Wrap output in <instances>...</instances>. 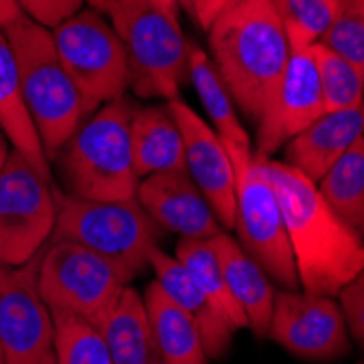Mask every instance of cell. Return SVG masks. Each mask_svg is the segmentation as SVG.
<instances>
[{"label":"cell","mask_w":364,"mask_h":364,"mask_svg":"<svg viewBox=\"0 0 364 364\" xmlns=\"http://www.w3.org/2000/svg\"><path fill=\"white\" fill-rule=\"evenodd\" d=\"M271 177L301 290L336 296L364 269V238L332 212L314 181L284 159H271Z\"/></svg>","instance_id":"obj_1"},{"label":"cell","mask_w":364,"mask_h":364,"mask_svg":"<svg viewBox=\"0 0 364 364\" xmlns=\"http://www.w3.org/2000/svg\"><path fill=\"white\" fill-rule=\"evenodd\" d=\"M208 36L227 92L251 120H259L290 55L273 0H242L214 20Z\"/></svg>","instance_id":"obj_2"},{"label":"cell","mask_w":364,"mask_h":364,"mask_svg":"<svg viewBox=\"0 0 364 364\" xmlns=\"http://www.w3.org/2000/svg\"><path fill=\"white\" fill-rule=\"evenodd\" d=\"M3 31L16 57L28 116L50 161L59 157L92 109L65 73L50 28L22 14Z\"/></svg>","instance_id":"obj_3"},{"label":"cell","mask_w":364,"mask_h":364,"mask_svg":"<svg viewBox=\"0 0 364 364\" xmlns=\"http://www.w3.org/2000/svg\"><path fill=\"white\" fill-rule=\"evenodd\" d=\"M134 109L124 96L101 105L63 146L61 168L75 196L92 201L136 198L140 179L131 151Z\"/></svg>","instance_id":"obj_4"},{"label":"cell","mask_w":364,"mask_h":364,"mask_svg":"<svg viewBox=\"0 0 364 364\" xmlns=\"http://www.w3.org/2000/svg\"><path fill=\"white\" fill-rule=\"evenodd\" d=\"M103 14L127 50L131 85L144 98H179L188 77V42L177 20L146 0H87Z\"/></svg>","instance_id":"obj_5"},{"label":"cell","mask_w":364,"mask_h":364,"mask_svg":"<svg viewBox=\"0 0 364 364\" xmlns=\"http://www.w3.org/2000/svg\"><path fill=\"white\" fill-rule=\"evenodd\" d=\"M50 240L79 242L134 279L149 269V255L157 247V225L138 198L92 201L70 194L57 196V220Z\"/></svg>","instance_id":"obj_6"},{"label":"cell","mask_w":364,"mask_h":364,"mask_svg":"<svg viewBox=\"0 0 364 364\" xmlns=\"http://www.w3.org/2000/svg\"><path fill=\"white\" fill-rule=\"evenodd\" d=\"M236 173L234 229L240 247L282 290H301L282 208L271 177V157L227 151Z\"/></svg>","instance_id":"obj_7"},{"label":"cell","mask_w":364,"mask_h":364,"mask_svg":"<svg viewBox=\"0 0 364 364\" xmlns=\"http://www.w3.org/2000/svg\"><path fill=\"white\" fill-rule=\"evenodd\" d=\"M129 277L92 249L53 240L40 255L38 288L48 310L77 314L101 327L129 286Z\"/></svg>","instance_id":"obj_8"},{"label":"cell","mask_w":364,"mask_h":364,"mask_svg":"<svg viewBox=\"0 0 364 364\" xmlns=\"http://www.w3.org/2000/svg\"><path fill=\"white\" fill-rule=\"evenodd\" d=\"M50 33L65 73L92 112L124 96L131 65L118 33L103 14L85 7Z\"/></svg>","instance_id":"obj_9"},{"label":"cell","mask_w":364,"mask_h":364,"mask_svg":"<svg viewBox=\"0 0 364 364\" xmlns=\"http://www.w3.org/2000/svg\"><path fill=\"white\" fill-rule=\"evenodd\" d=\"M57 196L50 183L18 153L11 151L0 168V262L22 267L40 255L53 236Z\"/></svg>","instance_id":"obj_10"},{"label":"cell","mask_w":364,"mask_h":364,"mask_svg":"<svg viewBox=\"0 0 364 364\" xmlns=\"http://www.w3.org/2000/svg\"><path fill=\"white\" fill-rule=\"evenodd\" d=\"M269 338L310 362H332L351 349L347 323L334 296L304 290L275 292Z\"/></svg>","instance_id":"obj_11"},{"label":"cell","mask_w":364,"mask_h":364,"mask_svg":"<svg viewBox=\"0 0 364 364\" xmlns=\"http://www.w3.org/2000/svg\"><path fill=\"white\" fill-rule=\"evenodd\" d=\"M40 255L22 267L0 262V345L7 364H40L53 349V318L38 288Z\"/></svg>","instance_id":"obj_12"},{"label":"cell","mask_w":364,"mask_h":364,"mask_svg":"<svg viewBox=\"0 0 364 364\" xmlns=\"http://www.w3.org/2000/svg\"><path fill=\"white\" fill-rule=\"evenodd\" d=\"M323 114V94L312 50L290 46L286 70L257 120L255 153L271 157Z\"/></svg>","instance_id":"obj_13"},{"label":"cell","mask_w":364,"mask_h":364,"mask_svg":"<svg viewBox=\"0 0 364 364\" xmlns=\"http://www.w3.org/2000/svg\"><path fill=\"white\" fill-rule=\"evenodd\" d=\"M186 153V173L203 192L205 201L214 210L225 231L234 229L236 218V173L216 131L198 116L186 101L173 98L168 101Z\"/></svg>","instance_id":"obj_14"},{"label":"cell","mask_w":364,"mask_h":364,"mask_svg":"<svg viewBox=\"0 0 364 364\" xmlns=\"http://www.w3.org/2000/svg\"><path fill=\"white\" fill-rule=\"evenodd\" d=\"M136 198L151 220L181 240H210L223 227L186 171L157 173L138 181Z\"/></svg>","instance_id":"obj_15"},{"label":"cell","mask_w":364,"mask_h":364,"mask_svg":"<svg viewBox=\"0 0 364 364\" xmlns=\"http://www.w3.org/2000/svg\"><path fill=\"white\" fill-rule=\"evenodd\" d=\"M362 136L360 107L325 112L286 144L284 161L316 183Z\"/></svg>","instance_id":"obj_16"},{"label":"cell","mask_w":364,"mask_h":364,"mask_svg":"<svg viewBox=\"0 0 364 364\" xmlns=\"http://www.w3.org/2000/svg\"><path fill=\"white\" fill-rule=\"evenodd\" d=\"M149 267L153 269L155 282L161 286V290L166 292L198 327L208 358L220 360L231 347L234 327L216 312V308L205 296V292L194 284V279L188 275L183 264L175 255H168L159 247H155L149 255Z\"/></svg>","instance_id":"obj_17"},{"label":"cell","mask_w":364,"mask_h":364,"mask_svg":"<svg viewBox=\"0 0 364 364\" xmlns=\"http://www.w3.org/2000/svg\"><path fill=\"white\" fill-rule=\"evenodd\" d=\"M212 245L220 264L223 277L231 294H234V299L247 314L249 329L257 338H267L275 304V290L271 277L262 271L259 264L227 231L214 236Z\"/></svg>","instance_id":"obj_18"},{"label":"cell","mask_w":364,"mask_h":364,"mask_svg":"<svg viewBox=\"0 0 364 364\" xmlns=\"http://www.w3.org/2000/svg\"><path fill=\"white\" fill-rule=\"evenodd\" d=\"M131 151L138 179L157 173L186 171L183 138L173 112L161 105L134 109L131 116Z\"/></svg>","instance_id":"obj_19"},{"label":"cell","mask_w":364,"mask_h":364,"mask_svg":"<svg viewBox=\"0 0 364 364\" xmlns=\"http://www.w3.org/2000/svg\"><path fill=\"white\" fill-rule=\"evenodd\" d=\"M0 127L7 134L14 151H18L38 171V175L50 183L48 157L44 153L38 129L28 116L16 57L3 28H0Z\"/></svg>","instance_id":"obj_20"},{"label":"cell","mask_w":364,"mask_h":364,"mask_svg":"<svg viewBox=\"0 0 364 364\" xmlns=\"http://www.w3.org/2000/svg\"><path fill=\"white\" fill-rule=\"evenodd\" d=\"M144 308L155 343L168 364H208L203 338L194 321L151 282L144 290Z\"/></svg>","instance_id":"obj_21"},{"label":"cell","mask_w":364,"mask_h":364,"mask_svg":"<svg viewBox=\"0 0 364 364\" xmlns=\"http://www.w3.org/2000/svg\"><path fill=\"white\" fill-rule=\"evenodd\" d=\"M188 77L225 151H253L251 140L236 114L234 98L227 92L214 61L194 42H188Z\"/></svg>","instance_id":"obj_22"},{"label":"cell","mask_w":364,"mask_h":364,"mask_svg":"<svg viewBox=\"0 0 364 364\" xmlns=\"http://www.w3.org/2000/svg\"><path fill=\"white\" fill-rule=\"evenodd\" d=\"M101 332L114 364H168L151 332L144 299L134 288H124Z\"/></svg>","instance_id":"obj_23"},{"label":"cell","mask_w":364,"mask_h":364,"mask_svg":"<svg viewBox=\"0 0 364 364\" xmlns=\"http://www.w3.org/2000/svg\"><path fill=\"white\" fill-rule=\"evenodd\" d=\"M316 190L332 212L364 238V136L316 181Z\"/></svg>","instance_id":"obj_24"},{"label":"cell","mask_w":364,"mask_h":364,"mask_svg":"<svg viewBox=\"0 0 364 364\" xmlns=\"http://www.w3.org/2000/svg\"><path fill=\"white\" fill-rule=\"evenodd\" d=\"M175 257L183 264V269L194 279V284L205 292V296L212 301L216 312L234 327V332L249 327L247 314L234 299V294H231L223 277L212 238L210 240H179L175 249Z\"/></svg>","instance_id":"obj_25"},{"label":"cell","mask_w":364,"mask_h":364,"mask_svg":"<svg viewBox=\"0 0 364 364\" xmlns=\"http://www.w3.org/2000/svg\"><path fill=\"white\" fill-rule=\"evenodd\" d=\"M50 318L57 364H114L101 327L59 310H50Z\"/></svg>","instance_id":"obj_26"},{"label":"cell","mask_w":364,"mask_h":364,"mask_svg":"<svg viewBox=\"0 0 364 364\" xmlns=\"http://www.w3.org/2000/svg\"><path fill=\"white\" fill-rule=\"evenodd\" d=\"M310 50L316 65L325 112L360 107L364 70L318 42L312 44Z\"/></svg>","instance_id":"obj_27"},{"label":"cell","mask_w":364,"mask_h":364,"mask_svg":"<svg viewBox=\"0 0 364 364\" xmlns=\"http://www.w3.org/2000/svg\"><path fill=\"white\" fill-rule=\"evenodd\" d=\"M273 5L290 46L310 48L336 18L341 0H273Z\"/></svg>","instance_id":"obj_28"},{"label":"cell","mask_w":364,"mask_h":364,"mask_svg":"<svg viewBox=\"0 0 364 364\" xmlns=\"http://www.w3.org/2000/svg\"><path fill=\"white\" fill-rule=\"evenodd\" d=\"M318 44L364 70V0H343Z\"/></svg>","instance_id":"obj_29"},{"label":"cell","mask_w":364,"mask_h":364,"mask_svg":"<svg viewBox=\"0 0 364 364\" xmlns=\"http://www.w3.org/2000/svg\"><path fill=\"white\" fill-rule=\"evenodd\" d=\"M18 5L24 16L53 31L63 20L79 14L83 9V0H18Z\"/></svg>","instance_id":"obj_30"},{"label":"cell","mask_w":364,"mask_h":364,"mask_svg":"<svg viewBox=\"0 0 364 364\" xmlns=\"http://www.w3.org/2000/svg\"><path fill=\"white\" fill-rule=\"evenodd\" d=\"M338 296L351 338L364 347V269L338 292Z\"/></svg>","instance_id":"obj_31"},{"label":"cell","mask_w":364,"mask_h":364,"mask_svg":"<svg viewBox=\"0 0 364 364\" xmlns=\"http://www.w3.org/2000/svg\"><path fill=\"white\" fill-rule=\"evenodd\" d=\"M192 18L196 20V24L210 31V26L214 24V20L218 18V7H216V0H188V7H186Z\"/></svg>","instance_id":"obj_32"},{"label":"cell","mask_w":364,"mask_h":364,"mask_svg":"<svg viewBox=\"0 0 364 364\" xmlns=\"http://www.w3.org/2000/svg\"><path fill=\"white\" fill-rule=\"evenodd\" d=\"M20 16H22V9L18 5V0H0V28L9 26Z\"/></svg>","instance_id":"obj_33"},{"label":"cell","mask_w":364,"mask_h":364,"mask_svg":"<svg viewBox=\"0 0 364 364\" xmlns=\"http://www.w3.org/2000/svg\"><path fill=\"white\" fill-rule=\"evenodd\" d=\"M146 3H151L155 9H159L161 14H166L168 18L179 22V9H181L179 0H146Z\"/></svg>","instance_id":"obj_34"},{"label":"cell","mask_w":364,"mask_h":364,"mask_svg":"<svg viewBox=\"0 0 364 364\" xmlns=\"http://www.w3.org/2000/svg\"><path fill=\"white\" fill-rule=\"evenodd\" d=\"M9 146H11V142H9L7 134L3 131V127H0V168L5 166V161H7L9 153L14 151V149H9Z\"/></svg>","instance_id":"obj_35"},{"label":"cell","mask_w":364,"mask_h":364,"mask_svg":"<svg viewBox=\"0 0 364 364\" xmlns=\"http://www.w3.org/2000/svg\"><path fill=\"white\" fill-rule=\"evenodd\" d=\"M242 0H216V7H218V16L223 14V11H227V9H231V7H236V5H240Z\"/></svg>","instance_id":"obj_36"},{"label":"cell","mask_w":364,"mask_h":364,"mask_svg":"<svg viewBox=\"0 0 364 364\" xmlns=\"http://www.w3.org/2000/svg\"><path fill=\"white\" fill-rule=\"evenodd\" d=\"M40 364H57V362H55V353H53V349L44 355V360H42Z\"/></svg>","instance_id":"obj_37"},{"label":"cell","mask_w":364,"mask_h":364,"mask_svg":"<svg viewBox=\"0 0 364 364\" xmlns=\"http://www.w3.org/2000/svg\"><path fill=\"white\" fill-rule=\"evenodd\" d=\"M360 114H362V124H364V75H362V98H360Z\"/></svg>","instance_id":"obj_38"},{"label":"cell","mask_w":364,"mask_h":364,"mask_svg":"<svg viewBox=\"0 0 364 364\" xmlns=\"http://www.w3.org/2000/svg\"><path fill=\"white\" fill-rule=\"evenodd\" d=\"M0 364H7V358H5V349L0 345Z\"/></svg>","instance_id":"obj_39"},{"label":"cell","mask_w":364,"mask_h":364,"mask_svg":"<svg viewBox=\"0 0 364 364\" xmlns=\"http://www.w3.org/2000/svg\"><path fill=\"white\" fill-rule=\"evenodd\" d=\"M179 3H181V7H183V9L188 7V0H179Z\"/></svg>","instance_id":"obj_40"},{"label":"cell","mask_w":364,"mask_h":364,"mask_svg":"<svg viewBox=\"0 0 364 364\" xmlns=\"http://www.w3.org/2000/svg\"><path fill=\"white\" fill-rule=\"evenodd\" d=\"M358 364H364V362H358Z\"/></svg>","instance_id":"obj_41"},{"label":"cell","mask_w":364,"mask_h":364,"mask_svg":"<svg viewBox=\"0 0 364 364\" xmlns=\"http://www.w3.org/2000/svg\"><path fill=\"white\" fill-rule=\"evenodd\" d=\"M341 3H343V0H341Z\"/></svg>","instance_id":"obj_42"}]
</instances>
